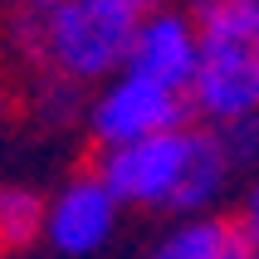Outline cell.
<instances>
[{
    "label": "cell",
    "mask_w": 259,
    "mask_h": 259,
    "mask_svg": "<svg viewBox=\"0 0 259 259\" xmlns=\"http://www.w3.org/2000/svg\"><path fill=\"white\" fill-rule=\"evenodd\" d=\"M93 171L103 186L117 196L122 210H147V215L186 220V215H210L230 196L235 166L210 127L181 122L171 132L142 137L127 147L98 152Z\"/></svg>",
    "instance_id": "obj_1"
},
{
    "label": "cell",
    "mask_w": 259,
    "mask_h": 259,
    "mask_svg": "<svg viewBox=\"0 0 259 259\" xmlns=\"http://www.w3.org/2000/svg\"><path fill=\"white\" fill-rule=\"evenodd\" d=\"M186 103L201 127L259 122V10L196 20V73Z\"/></svg>",
    "instance_id": "obj_2"
},
{
    "label": "cell",
    "mask_w": 259,
    "mask_h": 259,
    "mask_svg": "<svg viewBox=\"0 0 259 259\" xmlns=\"http://www.w3.org/2000/svg\"><path fill=\"white\" fill-rule=\"evenodd\" d=\"M132 25L137 20L108 10V5H93V0H59L44 15V25L25 59L39 64L44 78H59V83L88 93V88L108 83L122 69Z\"/></svg>",
    "instance_id": "obj_3"
},
{
    "label": "cell",
    "mask_w": 259,
    "mask_h": 259,
    "mask_svg": "<svg viewBox=\"0 0 259 259\" xmlns=\"http://www.w3.org/2000/svg\"><path fill=\"white\" fill-rule=\"evenodd\" d=\"M122 205L103 176L88 171L64 176L49 196H44V215H39V254L49 259H98L113 249L117 230H122Z\"/></svg>",
    "instance_id": "obj_4"
},
{
    "label": "cell",
    "mask_w": 259,
    "mask_h": 259,
    "mask_svg": "<svg viewBox=\"0 0 259 259\" xmlns=\"http://www.w3.org/2000/svg\"><path fill=\"white\" fill-rule=\"evenodd\" d=\"M181 122H191L186 93L147 83V78H137L127 69H117L108 83H98L83 103V127L98 142V152L142 142V137H157V132H171Z\"/></svg>",
    "instance_id": "obj_5"
},
{
    "label": "cell",
    "mask_w": 259,
    "mask_h": 259,
    "mask_svg": "<svg viewBox=\"0 0 259 259\" xmlns=\"http://www.w3.org/2000/svg\"><path fill=\"white\" fill-rule=\"evenodd\" d=\"M122 69L147 83L171 88V93H186L191 73H196V20L181 5H161V10L142 15L132 25Z\"/></svg>",
    "instance_id": "obj_6"
},
{
    "label": "cell",
    "mask_w": 259,
    "mask_h": 259,
    "mask_svg": "<svg viewBox=\"0 0 259 259\" xmlns=\"http://www.w3.org/2000/svg\"><path fill=\"white\" fill-rule=\"evenodd\" d=\"M142 259H254L245 245V235L235 230L230 215H186L166 220V230L142 249Z\"/></svg>",
    "instance_id": "obj_7"
},
{
    "label": "cell",
    "mask_w": 259,
    "mask_h": 259,
    "mask_svg": "<svg viewBox=\"0 0 259 259\" xmlns=\"http://www.w3.org/2000/svg\"><path fill=\"white\" fill-rule=\"evenodd\" d=\"M39 215H44L39 191L0 176V259H25L39 249Z\"/></svg>",
    "instance_id": "obj_8"
},
{
    "label": "cell",
    "mask_w": 259,
    "mask_h": 259,
    "mask_svg": "<svg viewBox=\"0 0 259 259\" xmlns=\"http://www.w3.org/2000/svg\"><path fill=\"white\" fill-rule=\"evenodd\" d=\"M83 103H88L83 88H69V83L39 73V83H34V113H39L49 127H69V122H78V117H83Z\"/></svg>",
    "instance_id": "obj_9"
},
{
    "label": "cell",
    "mask_w": 259,
    "mask_h": 259,
    "mask_svg": "<svg viewBox=\"0 0 259 259\" xmlns=\"http://www.w3.org/2000/svg\"><path fill=\"white\" fill-rule=\"evenodd\" d=\"M59 0H5L0 5V20H5V34H10V44L20 49V54H29V44H34V34H39L44 15L54 10Z\"/></svg>",
    "instance_id": "obj_10"
},
{
    "label": "cell",
    "mask_w": 259,
    "mask_h": 259,
    "mask_svg": "<svg viewBox=\"0 0 259 259\" xmlns=\"http://www.w3.org/2000/svg\"><path fill=\"white\" fill-rule=\"evenodd\" d=\"M225 147L235 171H259V122H235V127H210Z\"/></svg>",
    "instance_id": "obj_11"
},
{
    "label": "cell",
    "mask_w": 259,
    "mask_h": 259,
    "mask_svg": "<svg viewBox=\"0 0 259 259\" xmlns=\"http://www.w3.org/2000/svg\"><path fill=\"white\" fill-rule=\"evenodd\" d=\"M235 230L245 235V245H249V254L259 259V171H254V181L245 186V196H240V210H235Z\"/></svg>",
    "instance_id": "obj_12"
},
{
    "label": "cell",
    "mask_w": 259,
    "mask_h": 259,
    "mask_svg": "<svg viewBox=\"0 0 259 259\" xmlns=\"http://www.w3.org/2000/svg\"><path fill=\"white\" fill-rule=\"evenodd\" d=\"M181 10L191 20H205V15H220V10H259V0H181Z\"/></svg>",
    "instance_id": "obj_13"
},
{
    "label": "cell",
    "mask_w": 259,
    "mask_h": 259,
    "mask_svg": "<svg viewBox=\"0 0 259 259\" xmlns=\"http://www.w3.org/2000/svg\"><path fill=\"white\" fill-rule=\"evenodd\" d=\"M93 5H108V10L127 15V20H142V15L161 10V5H171V0H93Z\"/></svg>",
    "instance_id": "obj_14"
},
{
    "label": "cell",
    "mask_w": 259,
    "mask_h": 259,
    "mask_svg": "<svg viewBox=\"0 0 259 259\" xmlns=\"http://www.w3.org/2000/svg\"><path fill=\"white\" fill-rule=\"evenodd\" d=\"M25 259H49V254H25Z\"/></svg>",
    "instance_id": "obj_15"
}]
</instances>
